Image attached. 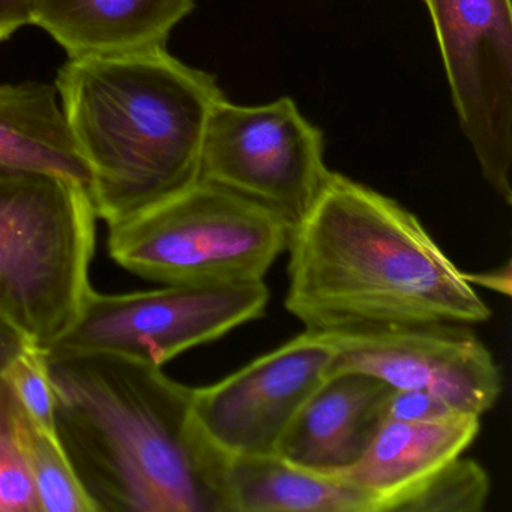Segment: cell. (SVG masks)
<instances>
[{"label": "cell", "instance_id": "obj_7", "mask_svg": "<svg viewBox=\"0 0 512 512\" xmlns=\"http://www.w3.org/2000/svg\"><path fill=\"white\" fill-rule=\"evenodd\" d=\"M323 134L289 97L262 106L221 98L209 116L200 179L235 191L298 226L331 176Z\"/></svg>", "mask_w": 512, "mask_h": 512}, {"label": "cell", "instance_id": "obj_22", "mask_svg": "<svg viewBox=\"0 0 512 512\" xmlns=\"http://www.w3.org/2000/svg\"><path fill=\"white\" fill-rule=\"evenodd\" d=\"M32 0H0V43L31 25Z\"/></svg>", "mask_w": 512, "mask_h": 512}, {"label": "cell", "instance_id": "obj_1", "mask_svg": "<svg viewBox=\"0 0 512 512\" xmlns=\"http://www.w3.org/2000/svg\"><path fill=\"white\" fill-rule=\"evenodd\" d=\"M47 361L56 436L95 511L227 512V457L194 418V388L112 353Z\"/></svg>", "mask_w": 512, "mask_h": 512}, {"label": "cell", "instance_id": "obj_16", "mask_svg": "<svg viewBox=\"0 0 512 512\" xmlns=\"http://www.w3.org/2000/svg\"><path fill=\"white\" fill-rule=\"evenodd\" d=\"M26 443L40 512H97L56 433L32 421L28 413Z\"/></svg>", "mask_w": 512, "mask_h": 512}, {"label": "cell", "instance_id": "obj_11", "mask_svg": "<svg viewBox=\"0 0 512 512\" xmlns=\"http://www.w3.org/2000/svg\"><path fill=\"white\" fill-rule=\"evenodd\" d=\"M391 386L361 373L326 377L296 413L275 454L314 472L355 464L386 419Z\"/></svg>", "mask_w": 512, "mask_h": 512}, {"label": "cell", "instance_id": "obj_23", "mask_svg": "<svg viewBox=\"0 0 512 512\" xmlns=\"http://www.w3.org/2000/svg\"><path fill=\"white\" fill-rule=\"evenodd\" d=\"M464 278L472 286L476 284V286L503 293L505 296L511 295V263L509 262L502 268L493 269L490 272H481V274H467V272H464Z\"/></svg>", "mask_w": 512, "mask_h": 512}, {"label": "cell", "instance_id": "obj_20", "mask_svg": "<svg viewBox=\"0 0 512 512\" xmlns=\"http://www.w3.org/2000/svg\"><path fill=\"white\" fill-rule=\"evenodd\" d=\"M466 415L458 412L448 401L437 395L415 389H391L386 400V418L400 421H443L454 416Z\"/></svg>", "mask_w": 512, "mask_h": 512}, {"label": "cell", "instance_id": "obj_9", "mask_svg": "<svg viewBox=\"0 0 512 512\" xmlns=\"http://www.w3.org/2000/svg\"><path fill=\"white\" fill-rule=\"evenodd\" d=\"M328 376L361 373L392 389L430 392L481 418L502 394V376L470 326L454 323L329 332Z\"/></svg>", "mask_w": 512, "mask_h": 512}, {"label": "cell", "instance_id": "obj_12", "mask_svg": "<svg viewBox=\"0 0 512 512\" xmlns=\"http://www.w3.org/2000/svg\"><path fill=\"white\" fill-rule=\"evenodd\" d=\"M194 0H32L31 25L46 31L68 58L166 47Z\"/></svg>", "mask_w": 512, "mask_h": 512}, {"label": "cell", "instance_id": "obj_17", "mask_svg": "<svg viewBox=\"0 0 512 512\" xmlns=\"http://www.w3.org/2000/svg\"><path fill=\"white\" fill-rule=\"evenodd\" d=\"M0 512H40L26 443V412L5 376L0 379Z\"/></svg>", "mask_w": 512, "mask_h": 512}, {"label": "cell", "instance_id": "obj_19", "mask_svg": "<svg viewBox=\"0 0 512 512\" xmlns=\"http://www.w3.org/2000/svg\"><path fill=\"white\" fill-rule=\"evenodd\" d=\"M5 377L29 418L56 433V397L46 350L28 347L8 368Z\"/></svg>", "mask_w": 512, "mask_h": 512}, {"label": "cell", "instance_id": "obj_18", "mask_svg": "<svg viewBox=\"0 0 512 512\" xmlns=\"http://www.w3.org/2000/svg\"><path fill=\"white\" fill-rule=\"evenodd\" d=\"M490 494V478L481 464L457 457L410 490L394 511L481 512Z\"/></svg>", "mask_w": 512, "mask_h": 512}, {"label": "cell", "instance_id": "obj_4", "mask_svg": "<svg viewBox=\"0 0 512 512\" xmlns=\"http://www.w3.org/2000/svg\"><path fill=\"white\" fill-rule=\"evenodd\" d=\"M97 218L85 185L0 175V314L40 349L71 325L92 289Z\"/></svg>", "mask_w": 512, "mask_h": 512}, {"label": "cell", "instance_id": "obj_10", "mask_svg": "<svg viewBox=\"0 0 512 512\" xmlns=\"http://www.w3.org/2000/svg\"><path fill=\"white\" fill-rule=\"evenodd\" d=\"M334 349L305 331L226 379L194 388L193 413L226 457L275 454L284 431L328 377Z\"/></svg>", "mask_w": 512, "mask_h": 512}, {"label": "cell", "instance_id": "obj_13", "mask_svg": "<svg viewBox=\"0 0 512 512\" xmlns=\"http://www.w3.org/2000/svg\"><path fill=\"white\" fill-rule=\"evenodd\" d=\"M479 430L475 415L430 422L386 418L364 455L335 476L379 497L380 512H391L416 485L460 457Z\"/></svg>", "mask_w": 512, "mask_h": 512}, {"label": "cell", "instance_id": "obj_6", "mask_svg": "<svg viewBox=\"0 0 512 512\" xmlns=\"http://www.w3.org/2000/svg\"><path fill=\"white\" fill-rule=\"evenodd\" d=\"M268 302L263 281L172 283L121 295L91 289L76 319L46 350L112 353L163 367L259 319Z\"/></svg>", "mask_w": 512, "mask_h": 512}, {"label": "cell", "instance_id": "obj_8", "mask_svg": "<svg viewBox=\"0 0 512 512\" xmlns=\"http://www.w3.org/2000/svg\"><path fill=\"white\" fill-rule=\"evenodd\" d=\"M452 103L485 182L512 203L511 0H422Z\"/></svg>", "mask_w": 512, "mask_h": 512}, {"label": "cell", "instance_id": "obj_15", "mask_svg": "<svg viewBox=\"0 0 512 512\" xmlns=\"http://www.w3.org/2000/svg\"><path fill=\"white\" fill-rule=\"evenodd\" d=\"M227 512H380L379 497L277 454L227 457Z\"/></svg>", "mask_w": 512, "mask_h": 512}, {"label": "cell", "instance_id": "obj_3", "mask_svg": "<svg viewBox=\"0 0 512 512\" xmlns=\"http://www.w3.org/2000/svg\"><path fill=\"white\" fill-rule=\"evenodd\" d=\"M55 86L107 226L199 181L209 116L224 97L211 74L155 47L68 58Z\"/></svg>", "mask_w": 512, "mask_h": 512}, {"label": "cell", "instance_id": "obj_2", "mask_svg": "<svg viewBox=\"0 0 512 512\" xmlns=\"http://www.w3.org/2000/svg\"><path fill=\"white\" fill-rule=\"evenodd\" d=\"M287 251L286 308L305 331L491 319L464 272L412 212L338 173L293 227Z\"/></svg>", "mask_w": 512, "mask_h": 512}, {"label": "cell", "instance_id": "obj_5", "mask_svg": "<svg viewBox=\"0 0 512 512\" xmlns=\"http://www.w3.org/2000/svg\"><path fill=\"white\" fill-rule=\"evenodd\" d=\"M290 232L265 206L199 179L109 226L107 245L121 268L155 283H251L287 250Z\"/></svg>", "mask_w": 512, "mask_h": 512}, {"label": "cell", "instance_id": "obj_14", "mask_svg": "<svg viewBox=\"0 0 512 512\" xmlns=\"http://www.w3.org/2000/svg\"><path fill=\"white\" fill-rule=\"evenodd\" d=\"M47 173L91 185L59 103L58 89L44 82L0 83V175Z\"/></svg>", "mask_w": 512, "mask_h": 512}, {"label": "cell", "instance_id": "obj_21", "mask_svg": "<svg viewBox=\"0 0 512 512\" xmlns=\"http://www.w3.org/2000/svg\"><path fill=\"white\" fill-rule=\"evenodd\" d=\"M34 346L22 331L0 314V379L28 347Z\"/></svg>", "mask_w": 512, "mask_h": 512}]
</instances>
